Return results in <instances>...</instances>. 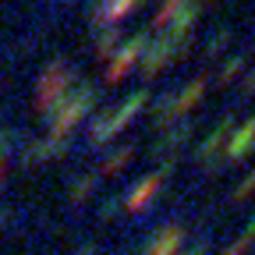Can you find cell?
I'll use <instances>...</instances> for the list:
<instances>
[{"label":"cell","mask_w":255,"mask_h":255,"mask_svg":"<svg viewBox=\"0 0 255 255\" xmlns=\"http://www.w3.org/2000/svg\"><path fill=\"white\" fill-rule=\"evenodd\" d=\"M96 103V89H75V96L71 100H57V107H53V128L64 135V131H71V128L82 121V114L89 110Z\"/></svg>","instance_id":"cell-1"},{"label":"cell","mask_w":255,"mask_h":255,"mask_svg":"<svg viewBox=\"0 0 255 255\" xmlns=\"http://www.w3.org/2000/svg\"><path fill=\"white\" fill-rule=\"evenodd\" d=\"M145 46H149V36L145 32H138V36H131L121 50H117V57H114V64H110V82H117V78H124L128 71L135 68V60H138V53H145Z\"/></svg>","instance_id":"cell-2"},{"label":"cell","mask_w":255,"mask_h":255,"mask_svg":"<svg viewBox=\"0 0 255 255\" xmlns=\"http://www.w3.org/2000/svg\"><path fill=\"white\" fill-rule=\"evenodd\" d=\"M68 82H71V71L64 68V64H53V68H46V75L39 78V92H36V103H39V110H46V107H50V100H53V96L60 100V92L68 89Z\"/></svg>","instance_id":"cell-3"},{"label":"cell","mask_w":255,"mask_h":255,"mask_svg":"<svg viewBox=\"0 0 255 255\" xmlns=\"http://www.w3.org/2000/svg\"><path fill=\"white\" fill-rule=\"evenodd\" d=\"M145 50H149V57H142V75L145 78L159 75V68H167L174 60V43H167V39H159L156 46H145Z\"/></svg>","instance_id":"cell-4"},{"label":"cell","mask_w":255,"mask_h":255,"mask_svg":"<svg viewBox=\"0 0 255 255\" xmlns=\"http://www.w3.org/2000/svg\"><path fill=\"white\" fill-rule=\"evenodd\" d=\"M177 245H181V231H177V227H163V231L156 234V241L149 245L145 255H174Z\"/></svg>","instance_id":"cell-5"},{"label":"cell","mask_w":255,"mask_h":255,"mask_svg":"<svg viewBox=\"0 0 255 255\" xmlns=\"http://www.w3.org/2000/svg\"><path fill=\"white\" fill-rule=\"evenodd\" d=\"M252 145H255V117L238 131V138H234V145H231V159H245V156L252 152Z\"/></svg>","instance_id":"cell-6"},{"label":"cell","mask_w":255,"mask_h":255,"mask_svg":"<svg viewBox=\"0 0 255 255\" xmlns=\"http://www.w3.org/2000/svg\"><path fill=\"white\" fill-rule=\"evenodd\" d=\"M159 188V177H145L142 184H135V191H131V199H128V209H142L145 202H149V195Z\"/></svg>","instance_id":"cell-7"},{"label":"cell","mask_w":255,"mask_h":255,"mask_svg":"<svg viewBox=\"0 0 255 255\" xmlns=\"http://www.w3.org/2000/svg\"><path fill=\"white\" fill-rule=\"evenodd\" d=\"M117 39H121V28H117V25H103V28H100V39H96V53L107 57V53L117 46Z\"/></svg>","instance_id":"cell-8"},{"label":"cell","mask_w":255,"mask_h":255,"mask_svg":"<svg viewBox=\"0 0 255 255\" xmlns=\"http://www.w3.org/2000/svg\"><path fill=\"white\" fill-rule=\"evenodd\" d=\"M128 156H131V149H128V145H124V149H117V156H110L107 163H103V174H117V170L128 163Z\"/></svg>","instance_id":"cell-9"},{"label":"cell","mask_w":255,"mask_h":255,"mask_svg":"<svg viewBox=\"0 0 255 255\" xmlns=\"http://www.w3.org/2000/svg\"><path fill=\"white\" fill-rule=\"evenodd\" d=\"M241 68H245V57H231V64H227V68L220 71V82L227 85V82H231V78H234V75H238Z\"/></svg>","instance_id":"cell-10"},{"label":"cell","mask_w":255,"mask_h":255,"mask_svg":"<svg viewBox=\"0 0 255 255\" xmlns=\"http://www.w3.org/2000/svg\"><path fill=\"white\" fill-rule=\"evenodd\" d=\"M227 43H231V28H220L216 36L209 39V46H206V50H209V53H220V50L227 46Z\"/></svg>","instance_id":"cell-11"},{"label":"cell","mask_w":255,"mask_h":255,"mask_svg":"<svg viewBox=\"0 0 255 255\" xmlns=\"http://www.w3.org/2000/svg\"><path fill=\"white\" fill-rule=\"evenodd\" d=\"M245 89H248V92H255V71H248V78H245Z\"/></svg>","instance_id":"cell-12"},{"label":"cell","mask_w":255,"mask_h":255,"mask_svg":"<svg viewBox=\"0 0 255 255\" xmlns=\"http://www.w3.org/2000/svg\"><path fill=\"white\" fill-rule=\"evenodd\" d=\"M227 255H238V252H227Z\"/></svg>","instance_id":"cell-13"}]
</instances>
